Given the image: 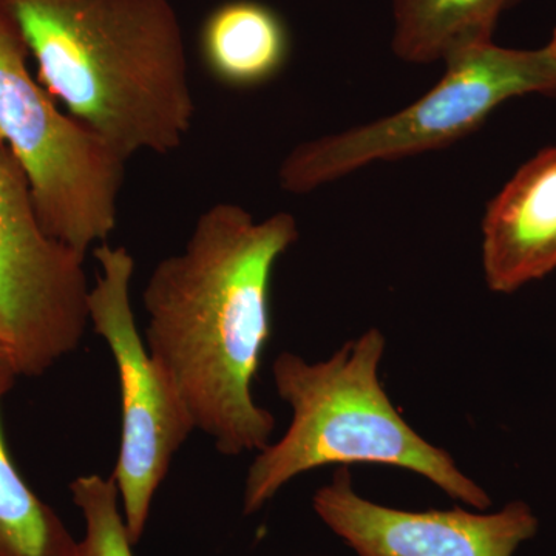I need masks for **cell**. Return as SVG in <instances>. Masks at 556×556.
<instances>
[{
  "label": "cell",
  "mask_w": 556,
  "mask_h": 556,
  "mask_svg": "<svg viewBox=\"0 0 556 556\" xmlns=\"http://www.w3.org/2000/svg\"><path fill=\"white\" fill-rule=\"evenodd\" d=\"M17 376L0 353V404ZM78 541L14 466L0 420V556H75Z\"/></svg>",
  "instance_id": "12"
},
{
  "label": "cell",
  "mask_w": 556,
  "mask_h": 556,
  "mask_svg": "<svg viewBox=\"0 0 556 556\" xmlns=\"http://www.w3.org/2000/svg\"><path fill=\"white\" fill-rule=\"evenodd\" d=\"M519 0H393L391 49L409 64L444 62L493 40L497 21Z\"/></svg>",
  "instance_id": "11"
},
{
  "label": "cell",
  "mask_w": 556,
  "mask_h": 556,
  "mask_svg": "<svg viewBox=\"0 0 556 556\" xmlns=\"http://www.w3.org/2000/svg\"><path fill=\"white\" fill-rule=\"evenodd\" d=\"M298 240L288 212L257 222L239 204H214L142 291L150 356L223 456L262 452L276 430L252 383L273 336L274 268Z\"/></svg>",
  "instance_id": "1"
},
{
  "label": "cell",
  "mask_w": 556,
  "mask_h": 556,
  "mask_svg": "<svg viewBox=\"0 0 556 556\" xmlns=\"http://www.w3.org/2000/svg\"><path fill=\"white\" fill-rule=\"evenodd\" d=\"M444 64L437 86L408 108L292 149L278 169L281 189L303 195L378 161L447 148L515 98L556 100V28L538 49H506L490 40L457 51Z\"/></svg>",
  "instance_id": "4"
},
{
  "label": "cell",
  "mask_w": 556,
  "mask_h": 556,
  "mask_svg": "<svg viewBox=\"0 0 556 556\" xmlns=\"http://www.w3.org/2000/svg\"><path fill=\"white\" fill-rule=\"evenodd\" d=\"M386 336L368 329L328 361L309 364L281 353L273 367L278 396L292 409L291 426L249 466L243 514L266 506L291 479L318 467L378 464L415 471L453 500L486 510L492 500L445 450L405 422L379 380Z\"/></svg>",
  "instance_id": "3"
},
{
  "label": "cell",
  "mask_w": 556,
  "mask_h": 556,
  "mask_svg": "<svg viewBox=\"0 0 556 556\" xmlns=\"http://www.w3.org/2000/svg\"><path fill=\"white\" fill-rule=\"evenodd\" d=\"M291 38L276 10L258 0H228L207 14L200 54L208 75L230 89H254L280 75Z\"/></svg>",
  "instance_id": "10"
},
{
  "label": "cell",
  "mask_w": 556,
  "mask_h": 556,
  "mask_svg": "<svg viewBox=\"0 0 556 556\" xmlns=\"http://www.w3.org/2000/svg\"><path fill=\"white\" fill-rule=\"evenodd\" d=\"M486 287L511 294L556 269V146L517 170L482 218Z\"/></svg>",
  "instance_id": "9"
},
{
  "label": "cell",
  "mask_w": 556,
  "mask_h": 556,
  "mask_svg": "<svg viewBox=\"0 0 556 556\" xmlns=\"http://www.w3.org/2000/svg\"><path fill=\"white\" fill-rule=\"evenodd\" d=\"M313 507L358 556H514L540 527L522 501L496 514H473L460 507L409 511L380 506L354 492L345 467L317 490Z\"/></svg>",
  "instance_id": "8"
},
{
  "label": "cell",
  "mask_w": 556,
  "mask_h": 556,
  "mask_svg": "<svg viewBox=\"0 0 556 556\" xmlns=\"http://www.w3.org/2000/svg\"><path fill=\"white\" fill-rule=\"evenodd\" d=\"M68 489L86 525L75 556H135L115 479L83 475L73 479Z\"/></svg>",
  "instance_id": "13"
},
{
  "label": "cell",
  "mask_w": 556,
  "mask_h": 556,
  "mask_svg": "<svg viewBox=\"0 0 556 556\" xmlns=\"http://www.w3.org/2000/svg\"><path fill=\"white\" fill-rule=\"evenodd\" d=\"M38 80L124 160L169 155L195 118L170 0H0Z\"/></svg>",
  "instance_id": "2"
},
{
  "label": "cell",
  "mask_w": 556,
  "mask_h": 556,
  "mask_svg": "<svg viewBox=\"0 0 556 556\" xmlns=\"http://www.w3.org/2000/svg\"><path fill=\"white\" fill-rule=\"evenodd\" d=\"M27 60L20 33L0 11V141L27 179L47 236L87 258L116 229L127 160L62 112Z\"/></svg>",
  "instance_id": "5"
},
{
  "label": "cell",
  "mask_w": 556,
  "mask_h": 556,
  "mask_svg": "<svg viewBox=\"0 0 556 556\" xmlns=\"http://www.w3.org/2000/svg\"><path fill=\"white\" fill-rule=\"evenodd\" d=\"M100 274L91 285L89 321L108 343L119 380L121 441L113 473L134 546L144 535L153 497L179 448L195 430L192 417L150 356L131 308L135 258L129 249H93Z\"/></svg>",
  "instance_id": "6"
},
{
  "label": "cell",
  "mask_w": 556,
  "mask_h": 556,
  "mask_svg": "<svg viewBox=\"0 0 556 556\" xmlns=\"http://www.w3.org/2000/svg\"><path fill=\"white\" fill-rule=\"evenodd\" d=\"M90 288L86 257L47 236L0 141V353L17 376L38 378L80 345Z\"/></svg>",
  "instance_id": "7"
}]
</instances>
